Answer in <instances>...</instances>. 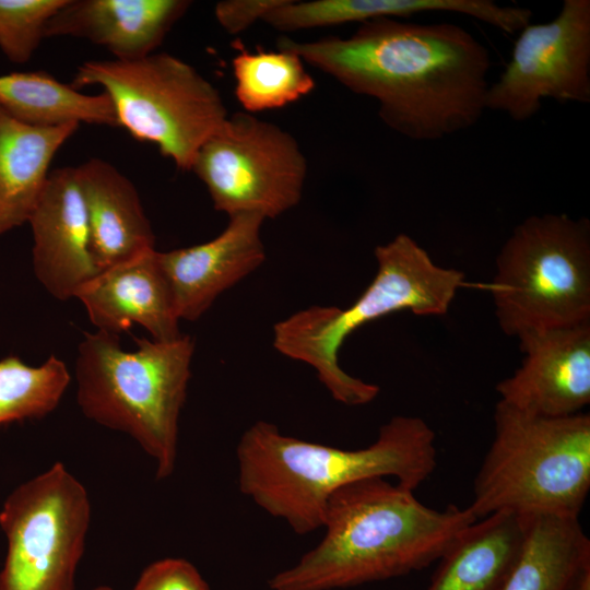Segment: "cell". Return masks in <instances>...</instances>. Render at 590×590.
<instances>
[{
    "mask_svg": "<svg viewBox=\"0 0 590 590\" xmlns=\"http://www.w3.org/2000/svg\"><path fill=\"white\" fill-rule=\"evenodd\" d=\"M476 519L468 508L437 510L386 477L345 485L328 499L321 541L269 580L271 590H334L421 570Z\"/></svg>",
    "mask_w": 590,
    "mask_h": 590,
    "instance_id": "cell-2",
    "label": "cell"
},
{
    "mask_svg": "<svg viewBox=\"0 0 590 590\" xmlns=\"http://www.w3.org/2000/svg\"><path fill=\"white\" fill-rule=\"evenodd\" d=\"M67 0H0V49L15 63L28 61L45 38L47 22Z\"/></svg>",
    "mask_w": 590,
    "mask_h": 590,
    "instance_id": "cell-25",
    "label": "cell"
},
{
    "mask_svg": "<svg viewBox=\"0 0 590 590\" xmlns=\"http://www.w3.org/2000/svg\"><path fill=\"white\" fill-rule=\"evenodd\" d=\"M232 68L235 96L249 114L282 108L308 95L316 85L302 58L285 48L249 51L239 46Z\"/></svg>",
    "mask_w": 590,
    "mask_h": 590,
    "instance_id": "cell-23",
    "label": "cell"
},
{
    "mask_svg": "<svg viewBox=\"0 0 590 590\" xmlns=\"http://www.w3.org/2000/svg\"><path fill=\"white\" fill-rule=\"evenodd\" d=\"M263 222L256 214H237L209 241L158 251L179 320H198L223 292L264 262Z\"/></svg>",
    "mask_w": 590,
    "mask_h": 590,
    "instance_id": "cell-14",
    "label": "cell"
},
{
    "mask_svg": "<svg viewBox=\"0 0 590 590\" xmlns=\"http://www.w3.org/2000/svg\"><path fill=\"white\" fill-rule=\"evenodd\" d=\"M90 521L88 494L61 462L17 486L0 511V590H74Z\"/></svg>",
    "mask_w": 590,
    "mask_h": 590,
    "instance_id": "cell-9",
    "label": "cell"
},
{
    "mask_svg": "<svg viewBox=\"0 0 590 590\" xmlns=\"http://www.w3.org/2000/svg\"><path fill=\"white\" fill-rule=\"evenodd\" d=\"M377 272L347 308L311 306L276 322L274 349L311 366L331 397L345 405L371 402L379 387L342 369L339 352L345 339L364 324L392 312L445 315L464 274L437 266L412 237L401 233L375 248Z\"/></svg>",
    "mask_w": 590,
    "mask_h": 590,
    "instance_id": "cell-4",
    "label": "cell"
},
{
    "mask_svg": "<svg viewBox=\"0 0 590 590\" xmlns=\"http://www.w3.org/2000/svg\"><path fill=\"white\" fill-rule=\"evenodd\" d=\"M190 5L187 0H67L44 35L84 38L117 60H135L153 54Z\"/></svg>",
    "mask_w": 590,
    "mask_h": 590,
    "instance_id": "cell-16",
    "label": "cell"
},
{
    "mask_svg": "<svg viewBox=\"0 0 590 590\" xmlns=\"http://www.w3.org/2000/svg\"><path fill=\"white\" fill-rule=\"evenodd\" d=\"M305 63L379 104L382 122L414 141L473 127L486 109L488 49L459 25L396 17L361 23L347 36L278 40Z\"/></svg>",
    "mask_w": 590,
    "mask_h": 590,
    "instance_id": "cell-1",
    "label": "cell"
},
{
    "mask_svg": "<svg viewBox=\"0 0 590 590\" xmlns=\"http://www.w3.org/2000/svg\"><path fill=\"white\" fill-rule=\"evenodd\" d=\"M92 590H113V588H110L109 586H98Z\"/></svg>",
    "mask_w": 590,
    "mask_h": 590,
    "instance_id": "cell-28",
    "label": "cell"
},
{
    "mask_svg": "<svg viewBox=\"0 0 590 590\" xmlns=\"http://www.w3.org/2000/svg\"><path fill=\"white\" fill-rule=\"evenodd\" d=\"M79 126H31L0 107V236L28 222L54 156Z\"/></svg>",
    "mask_w": 590,
    "mask_h": 590,
    "instance_id": "cell-20",
    "label": "cell"
},
{
    "mask_svg": "<svg viewBox=\"0 0 590 590\" xmlns=\"http://www.w3.org/2000/svg\"><path fill=\"white\" fill-rule=\"evenodd\" d=\"M132 590H210V588L190 562L168 557L146 566Z\"/></svg>",
    "mask_w": 590,
    "mask_h": 590,
    "instance_id": "cell-26",
    "label": "cell"
},
{
    "mask_svg": "<svg viewBox=\"0 0 590 590\" xmlns=\"http://www.w3.org/2000/svg\"><path fill=\"white\" fill-rule=\"evenodd\" d=\"M521 366L499 381V401L547 417L582 412L590 403V321L521 337Z\"/></svg>",
    "mask_w": 590,
    "mask_h": 590,
    "instance_id": "cell-12",
    "label": "cell"
},
{
    "mask_svg": "<svg viewBox=\"0 0 590 590\" xmlns=\"http://www.w3.org/2000/svg\"><path fill=\"white\" fill-rule=\"evenodd\" d=\"M240 492L296 534L322 527L329 497L371 477H393L414 492L437 465L435 433L421 417L398 415L369 446L349 450L284 435L258 421L237 444Z\"/></svg>",
    "mask_w": 590,
    "mask_h": 590,
    "instance_id": "cell-3",
    "label": "cell"
},
{
    "mask_svg": "<svg viewBox=\"0 0 590 590\" xmlns=\"http://www.w3.org/2000/svg\"><path fill=\"white\" fill-rule=\"evenodd\" d=\"M71 85H99L110 97L119 128L156 145L177 168L193 158L228 114L219 91L192 66L166 52L135 60L82 63Z\"/></svg>",
    "mask_w": 590,
    "mask_h": 590,
    "instance_id": "cell-8",
    "label": "cell"
},
{
    "mask_svg": "<svg viewBox=\"0 0 590 590\" xmlns=\"http://www.w3.org/2000/svg\"><path fill=\"white\" fill-rule=\"evenodd\" d=\"M190 170L205 186L216 211L266 220L299 203L307 161L290 132L244 111L227 116L205 140Z\"/></svg>",
    "mask_w": 590,
    "mask_h": 590,
    "instance_id": "cell-10",
    "label": "cell"
},
{
    "mask_svg": "<svg viewBox=\"0 0 590 590\" xmlns=\"http://www.w3.org/2000/svg\"><path fill=\"white\" fill-rule=\"evenodd\" d=\"M70 381L67 365L55 355L39 366L14 355L0 359V425L48 415Z\"/></svg>",
    "mask_w": 590,
    "mask_h": 590,
    "instance_id": "cell-24",
    "label": "cell"
},
{
    "mask_svg": "<svg viewBox=\"0 0 590 590\" xmlns=\"http://www.w3.org/2000/svg\"><path fill=\"white\" fill-rule=\"evenodd\" d=\"M134 341L137 350L125 351L118 334H84L75 361L76 401L91 421L134 439L155 462L156 479L165 480L177 462L194 343L187 334Z\"/></svg>",
    "mask_w": 590,
    "mask_h": 590,
    "instance_id": "cell-5",
    "label": "cell"
},
{
    "mask_svg": "<svg viewBox=\"0 0 590 590\" xmlns=\"http://www.w3.org/2000/svg\"><path fill=\"white\" fill-rule=\"evenodd\" d=\"M75 298L97 330L119 334L137 323L161 342L182 334L156 249L102 270Z\"/></svg>",
    "mask_w": 590,
    "mask_h": 590,
    "instance_id": "cell-15",
    "label": "cell"
},
{
    "mask_svg": "<svg viewBox=\"0 0 590 590\" xmlns=\"http://www.w3.org/2000/svg\"><path fill=\"white\" fill-rule=\"evenodd\" d=\"M502 331L521 337L590 321V222L530 215L496 258L491 284Z\"/></svg>",
    "mask_w": 590,
    "mask_h": 590,
    "instance_id": "cell-7",
    "label": "cell"
},
{
    "mask_svg": "<svg viewBox=\"0 0 590 590\" xmlns=\"http://www.w3.org/2000/svg\"><path fill=\"white\" fill-rule=\"evenodd\" d=\"M503 590H590V540L578 518L530 516L523 552Z\"/></svg>",
    "mask_w": 590,
    "mask_h": 590,
    "instance_id": "cell-21",
    "label": "cell"
},
{
    "mask_svg": "<svg viewBox=\"0 0 590 590\" xmlns=\"http://www.w3.org/2000/svg\"><path fill=\"white\" fill-rule=\"evenodd\" d=\"M0 107L31 126L85 122L119 128L114 104L105 92L84 94L43 71L1 74Z\"/></svg>",
    "mask_w": 590,
    "mask_h": 590,
    "instance_id": "cell-22",
    "label": "cell"
},
{
    "mask_svg": "<svg viewBox=\"0 0 590 590\" xmlns=\"http://www.w3.org/2000/svg\"><path fill=\"white\" fill-rule=\"evenodd\" d=\"M28 223L37 280L59 300L75 297L101 272L92 252L76 167L50 170Z\"/></svg>",
    "mask_w": 590,
    "mask_h": 590,
    "instance_id": "cell-13",
    "label": "cell"
},
{
    "mask_svg": "<svg viewBox=\"0 0 590 590\" xmlns=\"http://www.w3.org/2000/svg\"><path fill=\"white\" fill-rule=\"evenodd\" d=\"M284 0H224L214 7L221 27L231 35L245 32Z\"/></svg>",
    "mask_w": 590,
    "mask_h": 590,
    "instance_id": "cell-27",
    "label": "cell"
},
{
    "mask_svg": "<svg viewBox=\"0 0 590 590\" xmlns=\"http://www.w3.org/2000/svg\"><path fill=\"white\" fill-rule=\"evenodd\" d=\"M529 516L498 511L463 529L439 558L428 590H503L526 545Z\"/></svg>",
    "mask_w": 590,
    "mask_h": 590,
    "instance_id": "cell-19",
    "label": "cell"
},
{
    "mask_svg": "<svg viewBox=\"0 0 590 590\" xmlns=\"http://www.w3.org/2000/svg\"><path fill=\"white\" fill-rule=\"evenodd\" d=\"M438 11L464 14L507 34L520 32L532 19L529 9L491 0H284L262 21L281 32H297Z\"/></svg>",
    "mask_w": 590,
    "mask_h": 590,
    "instance_id": "cell-17",
    "label": "cell"
},
{
    "mask_svg": "<svg viewBox=\"0 0 590 590\" xmlns=\"http://www.w3.org/2000/svg\"><path fill=\"white\" fill-rule=\"evenodd\" d=\"M545 98L590 103V0H565L553 20L519 32L509 62L488 86L486 109L526 121Z\"/></svg>",
    "mask_w": 590,
    "mask_h": 590,
    "instance_id": "cell-11",
    "label": "cell"
},
{
    "mask_svg": "<svg viewBox=\"0 0 590 590\" xmlns=\"http://www.w3.org/2000/svg\"><path fill=\"white\" fill-rule=\"evenodd\" d=\"M589 489L588 413L547 417L497 402L467 507L476 520L498 511L578 518Z\"/></svg>",
    "mask_w": 590,
    "mask_h": 590,
    "instance_id": "cell-6",
    "label": "cell"
},
{
    "mask_svg": "<svg viewBox=\"0 0 590 590\" xmlns=\"http://www.w3.org/2000/svg\"><path fill=\"white\" fill-rule=\"evenodd\" d=\"M91 247L99 270L155 249V236L133 184L110 163L92 158L76 167Z\"/></svg>",
    "mask_w": 590,
    "mask_h": 590,
    "instance_id": "cell-18",
    "label": "cell"
}]
</instances>
